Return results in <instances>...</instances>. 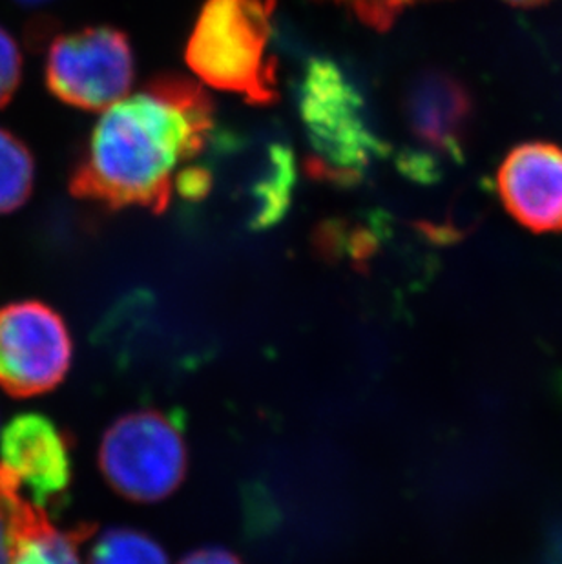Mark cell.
<instances>
[{
	"instance_id": "cell-12",
	"label": "cell",
	"mask_w": 562,
	"mask_h": 564,
	"mask_svg": "<svg viewBox=\"0 0 562 564\" xmlns=\"http://www.w3.org/2000/svg\"><path fill=\"white\" fill-rule=\"evenodd\" d=\"M90 564H169V557L147 533L110 528L94 544Z\"/></svg>"
},
{
	"instance_id": "cell-17",
	"label": "cell",
	"mask_w": 562,
	"mask_h": 564,
	"mask_svg": "<svg viewBox=\"0 0 562 564\" xmlns=\"http://www.w3.org/2000/svg\"><path fill=\"white\" fill-rule=\"evenodd\" d=\"M506 2L517 8H536V6L547 4L550 0H506Z\"/></svg>"
},
{
	"instance_id": "cell-9",
	"label": "cell",
	"mask_w": 562,
	"mask_h": 564,
	"mask_svg": "<svg viewBox=\"0 0 562 564\" xmlns=\"http://www.w3.org/2000/svg\"><path fill=\"white\" fill-rule=\"evenodd\" d=\"M497 191L509 216L525 229L561 232V147L542 141L515 147L497 172Z\"/></svg>"
},
{
	"instance_id": "cell-14",
	"label": "cell",
	"mask_w": 562,
	"mask_h": 564,
	"mask_svg": "<svg viewBox=\"0 0 562 564\" xmlns=\"http://www.w3.org/2000/svg\"><path fill=\"white\" fill-rule=\"evenodd\" d=\"M347 10L355 11V15L369 26L386 30L393 24L398 13L406 6L413 4L417 0H335Z\"/></svg>"
},
{
	"instance_id": "cell-5",
	"label": "cell",
	"mask_w": 562,
	"mask_h": 564,
	"mask_svg": "<svg viewBox=\"0 0 562 564\" xmlns=\"http://www.w3.org/2000/svg\"><path fill=\"white\" fill-rule=\"evenodd\" d=\"M133 72L127 35L108 26L58 35L50 44L44 68L50 94L86 112L107 110L125 99Z\"/></svg>"
},
{
	"instance_id": "cell-3",
	"label": "cell",
	"mask_w": 562,
	"mask_h": 564,
	"mask_svg": "<svg viewBox=\"0 0 562 564\" xmlns=\"http://www.w3.org/2000/svg\"><path fill=\"white\" fill-rule=\"evenodd\" d=\"M186 444L180 422L161 411H133L108 427L99 464L108 485L130 501L158 502L185 479Z\"/></svg>"
},
{
	"instance_id": "cell-16",
	"label": "cell",
	"mask_w": 562,
	"mask_h": 564,
	"mask_svg": "<svg viewBox=\"0 0 562 564\" xmlns=\"http://www.w3.org/2000/svg\"><path fill=\"white\" fill-rule=\"evenodd\" d=\"M11 552L10 517L6 510L4 501L0 497V564H8Z\"/></svg>"
},
{
	"instance_id": "cell-18",
	"label": "cell",
	"mask_w": 562,
	"mask_h": 564,
	"mask_svg": "<svg viewBox=\"0 0 562 564\" xmlns=\"http://www.w3.org/2000/svg\"><path fill=\"white\" fill-rule=\"evenodd\" d=\"M17 2H21V4H44V2H48V0H17Z\"/></svg>"
},
{
	"instance_id": "cell-2",
	"label": "cell",
	"mask_w": 562,
	"mask_h": 564,
	"mask_svg": "<svg viewBox=\"0 0 562 564\" xmlns=\"http://www.w3.org/2000/svg\"><path fill=\"white\" fill-rule=\"evenodd\" d=\"M274 0H207L192 32L186 63L218 90L252 102L277 97V69L269 55Z\"/></svg>"
},
{
	"instance_id": "cell-7",
	"label": "cell",
	"mask_w": 562,
	"mask_h": 564,
	"mask_svg": "<svg viewBox=\"0 0 562 564\" xmlns=\"http://www.w3.org/2000/svg\"><path fill=\"white\" fill-rule=\"evenodd\" d=\"M72 458L63 432L41 413H22L0 435V486L48 510L68 490Z\"/></svg>"
},
{
	"instance_id": "cell-10",
	"label": "cell",
	"mask_w": 562,
	"mask_h": 564,
	"mask_svg": "<svg viewBox=\"0 0 562 564\" xmlns=\"http://www.w3.org/2000/svg\"><path fill=\"white\" fill-rule=\"evenodd\" d=\"M0 497L10 517L11 552L8 564H83L79 543L85 530H63L48 513L26 501L19 491L0 486Z\"/></svg>"
},
{
	"instance_id": "cell-11",
	"label": "cell",
	"mask_w": 562,
	"mask_h": 564,
	"mask_svg": "<svg viewBox=\"0 0 562 564\" xmlns=\"http://www.w3.org/2000/svg\"><path fill=\"white\" fill-rule=\"evenodd\" d=\"M35 161L21 139L0 128V214L13 213L32 196Z\"/></svg>"
},
{
	"instance_id": "cell-6",
	"label": "cell",
	"mask_w": 562,
	"mask_h": 564,
	"mask_svg": "<svg viewBox=\"0 0 562 564\" xmlns=\"http://www.w3.org/2000/svg\"><path fill=\"white\" fill-rule=\"evenodd\" d=\"M74 344L63 316L26 300L0 307V388L17 399L48 393L68 375Z\"/></svg>"
},
{
	"instance_id": "cell-13",
	"label": "cell",
	"mask_w": 562,
	"mask_h": 564,
	"mask_svg": "<svg viewBox=\"0 0 562 564\" xmlns=\"http://www.w3.org/2000/svg\"><path fill=\"white\" fill-rule=\"evenodd\" d=\"M22 55L15 39L0 28V108L6 107L21 85Z\"/></svg>"
},
{
	"instance_id": "cell-1",
	"label": "cell",
	"mask_w": 562,
	"mask_h": 564,
	"mask_svg": "<svg viewBox=\"0 0 562 564\" xmlns=\"http://www.w3.org/2000/svg\"><path fill=\"white\" fill-rule=\"evenodd\" d=\"M213 128L207 94L185 79L155 80L107 108L75 169V197L110 208L163 213L175 191L202 196L207 176L192 171Z\"/></svg>"
},
{
	"instance_id": "cell-8",
	"label": "cell",
	"mask_w": 562,
	"mask_h": 564,
	"mask_svg": "<svg viewBox=\"0 0 562 564\" xmlns=\"http://www.w3.org/2000/svg\"><path fill=\"white\" fill-rule=\"evenodd\" d=\"M403 118L414 143L424 147L428 176L435 160H461L472 130L473 99L466 85L446 72H425L409 86Z\"/></svg>"
},
{
	"instance_id": "cell-15",
	"label": "cell",
	"mask_w": 562,
	"mask_h": 564,
	"mask_svg": "<svg viewBox=\"0 0 562 564\" xmlns=\"http://www.w3.org/2000/svg\"><path fill=\"white\" fill-rule=\"evenodd\" d=\"M181 564H244L230 554L228 550L224 549H203L197 550L194 554L186 555Z\"/></svg>"
},
{
	"instance_id": "cell-4",
	"label": "cell",
	"mask_w": 562,
	"mask_h": 564,
	"mask_svg": "<svg viewBox=\"0 0 562 564\" xmlns=\"http://www.w3.org/2000/svg\"><path fill=\"white\" fill-rule=\"evenodd\" d=\"M309 143L331 176L355 177L382 150L366 123L355 86L329 61H313L300 90Z\"/></svg>"
}]
</instances>
